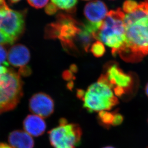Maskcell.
Listing matches in <instances>:
<instances>
[{
	"mask_svg": "<svg viewBox=\"0 0 148 148\" xmlns=\"http://www.w3.org/2000/svg\"><path fill=\"white\" fill-rule=\"evenodd\" d=\"M8 1L11 4H14V3H18L19 1H20L21 0H8Z\"/></svg>",
	"mask_w": 148,
	"mask_h": 148,
	"instance_id": "26",
	"label": "cell"
},
{
	"mask_svg": "<svg viewBox=\"0 0 148 148\" xmlns=\"http://www.w3.org/2000/svg\"><path fill=\"white\" fill-rule=\"evenodd\" d=\"M91 51L96 57H102L105 52V48L103 43L100 41H97L91 46Z\"/></svg>",
	"mask_w": 148,
	"mask_h": 148,
	"instance_id": "16",
	"label": "cell"
},
{
	"mask_svg": "<svg viewBox=\"0 0 148 148\" xmlns=\"http://www.w3.org/2000/svg\"><path fill=\"white\" fill-rule=\"evenodd\" d=\"M116 111L110 112L109 111H102L98 112V119L100 124L108 129L113 126Z\"/></svg>",
	"mask_w": 148,
	"mask_h": 148,
	"instance_id": "14",
	"label": "cell"
},
{
	"mask_svg": "<svg viewBox=\"0 0 148 148\" xmlns=\"http://www.w3.org/2000/svg\"><path fill=\"white\" fill-rule=\"evenodd\" d=\"M58 10V9L57 7L51 3L47 4L46 7L45 8L46 13L49 15H53L54 14L57 12Z\"/></svg>",
	"mask_w": 148,
	"mask_h": 148,
	"instance_id": "21",
	"label": "cell"
},
{
	"mask_svg": "<svg viewBox=\"0 0 148 148\" xmlns=\"http://www.w3.org/2000/svg\"><path fill=\"white\" fill-rule=\"evenodd\" d=\"M85 1H87V0H85Z\"/></svg>",
	"mask_w": 148,
	"mask_h": 148,
	"instance_id": "30",
	"label": "cell"
},
{
	"mask_svg": "<svg viewBox=\"0 0 148 148\" xmlns=\"http://www.w3.org/2000/svg\"><path fill=\"white\" fill-rule=\"evenodd\" d=\"M98 80L106 83L111 88L116 97H125L133 92L134 80L115 63L106 69V73L102 74Z\"/></svg>",
	"mask_w": 148,
	"mask_h": 148,
	"instance_id": "8",
	"label": "cell"
},
{
	"mask_svg": "<svg viewBox=\"0 0 148 148\" xmlns=\"http://www.w3.org/2000/svg\"><path fill=\"white\" fill-rule=\"evenodd\" d=\"M125 16V14L120 8L110 11L95 34L96 40L112 48V54L114 56H116L118 51L126 42Z\"/></svg>",
	"mask_w": 148,
	"mask_h": 148,
	"instance_id": "3",
	"label": "cell"
},
{
	"mask_svg": "<svg viewBox=\"0 0 148 148\" xmlns=\"http://www.w3.org/2000/svg\"><path fill=\"white\" fill-rule=\"evenodd\" d=\"M144 3H145V4L148 13V0H145L144 1Z\"/></svg>",
	"mask_w": 148,
	"mask_h": 148,
	"instance_id": "28",
	"label": "cell"
},
{
	"mask_svg": "<svg viewBox=\"0 0 148 148\" xmlns=\"http://www.w3.org/2000/svg\"><path fill=\"white\" fill-rule=\"evenodd\" d=\"M31 73L32 71H31L30 67L27 65L20 68L18 71V73L20 75H22L25 77L29 76L31 74Z\"/></svg>",
	"mask_w": 148,
	"mask_h": 148,
	"instance_id": "22",
	"label": "cell"
},
{
	"mask_svg": "<svg viewBox=\"0 0 148 148\" xmlns=\"http://www.w3.org/2000/svg\"><path fill=\"white\" fill-rule=\"evenodd\" d=\"M123 120H124V117H123V115L118 113L117 111H116L113 126L115 127V126H118L120 125L123 122Z\"/></svg>",
	"mask_w": 148,
	"mask_h": 148,
	"instance_id": "23",
	"label": "cell"
},
{
	"mask_svg": "<svg viewBox=\"0 0 148 148\" xmlns=\"http://www.w3.org/2000/svg\"><path fill=\"white\" fill-rule=\"evenodd\" d=\"M107 14L108 8L106 5L100 0L88 3L84 9V14L87 20V22L98 30Z\"/></svg>",
	"mask_w": 148,
	"mask_h": 148,
	"instance_id": "10",
	"label": "cell"
},
{
	"mask_svg": "<svg viewBox=\"0 0 148 148\" xmlns=\"http://www.w3.org/2000/svg\"><path fill=\"white\" fill-rule=\"evenodd\" d=\"M51 1L58 9L73 13L75 11L78 0H51Z\"/></svg>",
	"mask_w": 148,
	"mask_h": 148,
	"instance_id": "15",
	"label": "cell"
},
{
	"mask_svg": "<svg viewBox=\"0 0 148 148\" xmlns=\"http://www.w3.org/2000/svg\"><path fill=\"white\" fill-rule=\"evenodd\" d=\"M23 96V82L12 69L0 75V115L13 110Z\"/></svg>",
	"mask_w": 148,
	"mask_h": 148,
	"instance_id": "6",
	"label": "cell"
},
{
	"mask_svg": "<svg viewBox=\"0 0 148 148\" xmlns=\"http://www.w3.org/2000/svg\"><path fill=\"white\" fill-rule=\"evenodd\" d=\"M0 148H13L11 145L6 143H0Z\"/></svg>",
	"mask_w": 148,
	"mask_h": 148,
	"instance_id": "25",
	"label": "cell"
},
{
	"mask_svg": "<svg viewBox=\"0 0 148 148\" xmlns=\"http://www.w3.org/2000/svg\"><path fill=\"white\" fill-rule=\"evenodd\" d=\"M145 91L146 95L148 97V84L146 85L145 90Z\"/></svg>",
	"mask_w": 148,
	"mask_h": 148,
	"instance_id": "27",
	"label": "cell"
},
{
	"mask_svg": "<svg viewBox=\"0 0 148 148\" xmlns=\"http://www.w3.org/2000/svg\"></svg>",
	"mask_w": 148,
	"mask_h": 148,
	"instance_id": "32",
	"label": "cell"
},
{
	"mask_svg": "<svg viewBox=\"0 0 148 148\" xmlns=\"http://www.w3.org/2000/svg\"><path fill=\"white\" fill-rule=\"evenodd\" d=\"M82 23L77 22L69 14L60 13L56 21L47 25L45 30L46 39L60 40L64 50L69 53L78 51L77 39L81 31Z\"/></svg>",
	"mask_w": 148,
	"mask_h": 148,
	"instance_id": "2",
	"label": "cell"
},
{
	"mask_svg": "<svg viewBox=\"0 0 148 148\" xmlns=\"http://www.w3.org/2000/svg\"><path fill=\"white\" fill-rule=\"evenodd\" d=\"M126 41L116 54L126 62L140 61L148 55V13L144 2L125 14Z\"/></svg>",
	"mask_w": 148,
	"mask_h": 148,
	"instance_id": "1",
	"label": "cell"
},
{
	"mask_svg": "<svg viewBox=\"0 0 148 148\" xmlns=\"http://www.w3.org/2000/svg\"><path fill=\"white\" fill-rule=\"evenodd\" d=\"M88 112L109 111L119 103V99L106 83L98 80L90 85L81 99Z\"/></svg>",
	"mask_w": 148,
	"mask_h": 148,
	"instance_id": "4",
	"label": "cell"
},
{
	"mask_svg": "<svg viewBox=\"0 0 148 148\" xmlns=\"http://www.w3.org/2000/svg\"><path fill=\"white\" fill-rule=\"evenodd\" d=\"M25 14L12 10L5 0H0V45L13 44L24 33Z\"/></svg>",
	"mask_w": 148,
	"mask_h": 148,
	"instance_id": "5",
	"label": "cell"
},
{
	"mask_svg": "<svg viewBox=\"0 0 148 148\" xmlns=\"http://www.w3.org/2000/svg\"><path fill=\"white\" fill-rule=\"evenodd\" d=\"M48 134L53 148H77L81 141L82 131L79 125L61 118L59 125L49 130Z\"/></svg>",
	"mask_w": 148,
	"mask_h": 148,
	"instance_id": "7",
	"label": "cell"
},
{
	"mask_svg": "<svg viewBox=\"0 0 148 148\" xmlns=\"http://www.w3.org/2000/svg\"><path fill=\"white\" fill-rule=\"evenodd\" d=\"M28 107L31 113L46 119L54 113V101L45 92H37L30 98Z\"/></svg>",
	"mask_w": 148,
	"mask_h": 148,
	"instance_id": "9",
	"label": "cell"
},
{
	"mask_svg": "<svg viewBox=\"0 0 148 148\" xmlns=\"http://www.w3.org/2000/svg\"><path fill=\"white\" fill-rule=\"evenodd\" d=\"M8 143L13 148H34L35 141L25 131L14 130L8 136Z\"/></svg>",
	"mask_w": 148,
	"mask_h": 148,
	"instance_id": "13",
	"label": "cell"
},
{
	"mask_svg": "<svg viewBox=\"0 0 148 148\" xmlns=\"http://www.w3.org/2000/svg\"><path fill=\"white\" fill-rule=\"evenodd\" d=\"M102 148H115L114 147H112V146H106V147H103Z\"/></svg>",
	"mask_w": 148,
	"mask_h": 148,
	"instance_id": "29",
	"label": "cell"
},
{
	"mask_svg": "<svg viewBox=\"0 0 148 148\" xmlns=\"http://www.w3.org/2000/svg\"><path fill=\"white\" fill-rule=\"evenodd\" d=\"M49 0H27L32 7L36 9L42 8L48 4Z\"/></svg>",
	"mask_w": 148,
	"mask_h": 148,
	"instance_id": "18",
	"label": "cell"
},
{
	"mask_svg": "<svg viewBox=\"0 0 148 148\" xmlns=\"http://www.w3.org/2000/svg\"><path fill=\"white\" fill-rule=\"evenodd\" d=\"M30 59V53L27 47L22 44H17L12 47L7 54L9 63L15 67L27 65Z\"/></svg>",
	"mask_w": 148,
	"mask_h": 148,
	"instance_id": "11",
	"label": "cell"
},
{
	"mask_svg": "<svg viewBox=\"0 0 148 148\" xmlns=\"http://www.w3.org/2000/svg\"><path fill=\"white\" fill-rule=\"evenodd\" d=\"M8 71V69L5 66L0 64V75L7 73Z\"/></svg>",
	"mask_w": 148,
	"mask_h": 148,
	"instance_id": "24",
	"label": "cell"
},
{
	"mask_svg": "<svg viewBox=\"0 0 148 148\" xmlns=\"http://www.w3.org/2000/svg\"><path fill=\"white\" fill-rule=\"evenodd\" d=\"M73 73H75L70 69V70H67L64 71L62 74L63 78L66 81H69L70 82H73V80H75V77L73 75Z\"/></svg>",
	"mask_w": 148,
	"mask_h": 148,
	"instance_id": "20",
	"label": "cell"
},
{
	"mask_svg": "<svg viewBox=\"0 0 148 148\" xmlns=\"http://www.w3.org/2000/svg\"><path fill=\"white\" fill-rule=\"evenodd\" d=\"M138 3L133 0H127L123 5V10L126 14L133 11L138 6Z\"/></svg>",
	"mask_w": 148,
	"mask_h": 148,
	"instance_id": "17",
	"label": "cell"
},
{
	"mask_svg": "<svg viewBox=\"0 0 148 148\" xmlns=\"http://www.w3.org/2000/svg\"><path fill=\"white\" fill-rule=\"evenodd\" d=\"M7 52L5 49L0 45V64L4 66H8L9 63L7 61Z\"/></svg>",
	"mask_w": 148,
	"mask_h": 148,
	"instance_id": "19",
	"label": "cell"
},
{
	"mask_svg": "<svg viewBox=\"0 0 148 148\" xmlns=\"http://www.w3.org/2000/svg\"></svg>",
	"mask_w": 148,
	"mask_h": 148,
	"instance_id": "31",
	"label": "cell"
},
{
	"mask_svg": "<svg viewBox=\"0 0 148 148\" xmlns=\"http://www.w3.org/2000/svg\"><path fill=\"white\" fill-rule=\"evenodd\" d=\"M24 130L32 137L42 136L46 130L47 125L43 118L38 115H29L23 123Z\"/></svg>",
	"mask_w": 148,
	"mask_h": 148,
	"instance_id": "12",
	"label": "cell"
}]
</instances>
